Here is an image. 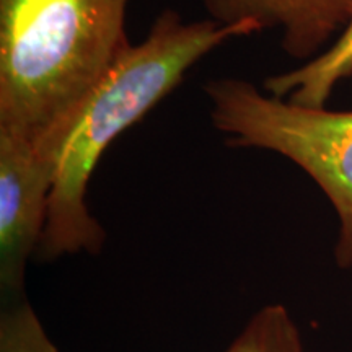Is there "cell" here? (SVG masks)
<instances>
[{
    "mask_svg": "<svg viewBox=\"0 0 352 352\" xmlns=\"http://www.w3.org/2000/svg\"><path fill=\"white\" fill-rule=\"evenodd\" d=\"M261 32L254 21L223 25L210 19L186 23L166 10L135 46L118 56L78 107L43 138L34 140L52 165V191L39 261L65 254H96L104 230L90 214L87 188L104 151L118 135L147 114L189 69L230 38Z\"/></svg>",
    "mask_w": 352,
    "mask_h": 352,
    "instance_id": "cell-1",
    "label": "cell"
},
{
    "mask_svg": "<svg viewBox=\"0 0 352 352\" xmlns=\"http://www.w3.org/2000/svg\"><path fill=\"white\" fill-rule=\"evenodd\" d=\"M129 0H0V127L36 140L129 46Z\"/></svg>",
    "mask_w": 352,
    "mask_h": 352,
    "instance_id": "cell-2",
    "label": "cell"
},
{
    "mask_svg": "<svg viewBox=\"0 0 352 352\" xmlns=\"http://www.w3.org/2000/svg\"><path fill=\"white\" fill-rule=\"evenodd\" d=\"M210 120L233 147L276 152L321 188L340 219L334 259L352 266V111L303 107L263 94L240 78L206 87Z\"/></svg>",
    "mask_w": 352,
    "mask_h": 352,
    "instance_id": "cell-3",
    "label": "cell"
},
{
    "mask_svg": "<svg viewBox=\"0 0 352 352\" xmlns=\"http://www.w3.org/2000/svg\"><path fill=\"white\" fill-rule=\"evenodd\" d=\"M52 165L33 139L0 127V285L23 289L26 264L46 228Z\"/></svg>",
    "mask_w": 352,
    "mask_h": 352,
    "instance_id": "cell-4",
    "label": "cell"
},
{
    "mask_svg": "<svg viewBox=\"0 0 352 352\" xmlns=\"http://www.w3.org/2000/svg\"><path fill=\"white\" fill-rule=\"evenodd\" d=\"M214 20H252L259 30L283 32V47L296 59H314L352 16V0H204Z\"/></svg>",
    "mask_w": 352,
    "mask_h": 352,
    "instance_id": "cell-5",
    "label": "cell"
},
{
    "mask_svg": "<svg viewBox=\"0 0 352 352\" xmlns=\"http://www.w3.org/2000/svg\"><path fill=\"white\" fill-rule=\"evenodd\" d=\"M352 77V16L336 43L300 67L264 80L266 94L303 107L321 108L327 104L334 87Z\"/></svg>",
    "mask_w": 352,
    "mask_h": 352,
    "instance_id": "cell-6",
    "label": "cell"
},
{
    "mask_svg": "<svg viewBox=\"0 0 352 352\" xmlns=\"http://www.w3.org/2000/svg\"><path fill=\"white\" fill-rule=\"evenodd\" d=\"M223 352H305L296 320L283 303L258 310Z\"/></svg>",
    "mask_w": 352,
    "mask_h": 352,
    "instance_id": "cell-7",
    "label": "cell"
},
{
    "mask_svg": "<svg viewBox=\"0 0 352 352\" xmlns=\"http://www.w3.org/2000/svg\"><path fill=\"white\" fill-rule=\"evenodd\" d=\"M0 352H59L33 307L15 300L0 318Z\"/></svg>",
    "mask_w": 352,
    "mask_h": 352,
    "instance_id": "cell-8",
    "label": "cell"
}]
</instances>
